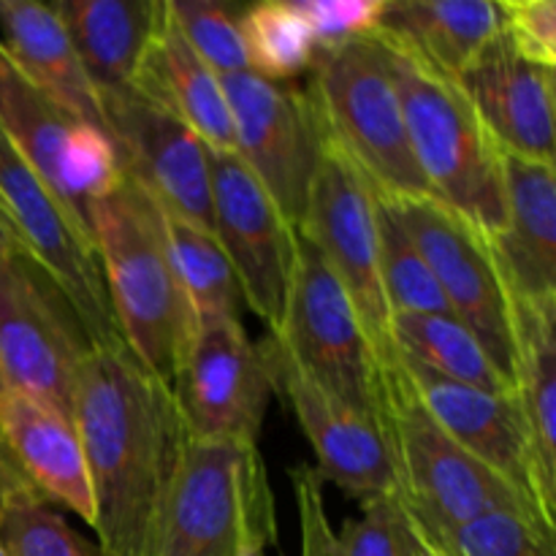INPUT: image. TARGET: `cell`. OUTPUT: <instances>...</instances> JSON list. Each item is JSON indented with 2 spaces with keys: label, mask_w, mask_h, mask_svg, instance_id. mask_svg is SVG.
I'll return each instance as SVG.
<instances>
[{
  "label": "cell",
  "mask_w": 556,
  "mask_h": 556,
  "mask_svg": "<svg viewBox=\"0 0 556 556\" xmlns=\"http://www.w3.org/2000/svg\"><path fill=\"white\" fill-rule=\"evenodd\" d=\"M71 416L90 470L101 556H147L190 440L177 396L119 340L81 358Z\"/></svg>",
  "instance_id": "6da1fadb"
},
{
  "label": "cell",
  "mask_w": 556,
  "mask_h": 556,
  "mask_svg": "<svg viewBox=\"0 0 556 556\" xmlns=\"http://www.w3.org/2000/svg\"><path fill=\"white\" fill-rule=\"evenodd\" d=\"M90 233L119 340L174 391L195 315L174 271L163 210L123 174L92 206Z\"/></svg>",
  "instance_id": "7a4b0ae2"
},
{
  "label": "cell",
  "mask_w": 556,
  "mask_h": 556,
  "mask_svg": "<svg viewBox=\"0 0 556 556\" xmlns=\"http://www.w3.org/2000/svg\"><path fill=\"white\" fill-rule=\"evenodd\" d=\"M307 96L320 128L375 190L391 199L429 195L413 157L405 112L378 33L315 49Z\"/></svg>",
  "instance_id": "3957f363"
},
{
  "label": "cell",
  "mask_w": 556,
  "mask_h": 556,
  "mask_svg": "<svg viewBox=\"0 0 556 556\" xmlns=\"http://www.w3.org/2000/svg\"><path fill=\"white\" fill-rule=\"evenodd\" d=\"M386 421L400 472L396 497L418 535L438 541L494 510H530L548 519L530 497L443 432L402 375L400 358L386 367Z\"/></svg>",
  "instance_id": "277c9868"
},
{
  "label": "cell",
  "mask_w": 556,
  "mask_h": 556,
  "mask_svg": "<svg viewBox=\"0 0 556 556\" xmlns=\"http://www.w3.org/2000/svg\"><path fill=\"white\" fill-rule=\"evenodd\" d=\"M264 342L331 400L386 421L383 362L348 291L302 231H296L286 313Z\"/></svg>",
  "instance_id": "5b68a950"
},
{
  "label": "cell",
  "mask_w": 556,
  "mask_h": 556,
  "mask_svg": "<svg viewBox=\"0 0 556 556\" xmlns=\"http://www.w3.org/2000/svg\"><path fill=\"white\" fill-rule=\"evenodd\" d=\"M386 49L402 98L413 157L429 195L481 233L494 237L505 223L503 155L456 81L429 74L389 43Z\"/></svg>",
  "instance_id": "8992f818"
},
{
  "label": "cell",
  "mask_w": 556,
  "mask_h": 556,
  "mask_svg": "<svg viewBox=\"0 0 556 556\" xmlns=\"http://www.w3.org/2000/svg\"><path fill=\"white\" fill-rule=\"evenodd\" d=\"M248 541H277L258 445L188 440L147 556H239Z\"/></svg>",
  "instance_id": "52a82bcc"
},
{
  "label": "cell",
  "mask_w": 556,
  "mask_h": 556,
  "mask_svg": "<svg viewBox=\"0 0 556 556\" xmlns=\"http://www.w3.org/2000/svg\"><path fill=\"white\" fill-rule=\"evenodd\" d=\"M92 348L79 313L54 277L16 248L0 258V380L71 413V389Z\"/></svg>",
  "instance_id": "ba28073f"
},
{
  "label": "cell",
  "mask_w": 556,
  "mask_h": 556,
  "mask_svg": "<svg viewBox=\"0 0 556 556\" xmlns=\"http://www.w3.org/2000/svg\"><path fill=\"white\" fill-rule=\"evenodd\" d=\"M0 128L22 161L60 201L87 239L98 199L123 177L106 130L54 103L20 74L0 47Z\"/></svg>",
  "instance_id": "9c48e42d"
},
{
  "label": "cell",
  "mask_w": 556,
  "mask_h": 556,
  "mask_svg": "<svg viewBox=\"0 0 556 556\" xmlns=\"http://www.w3.org/2000/svg\"><path fill=\"white\" fill-rule=\"evenodd\" d=\"M299 231L318 248L329 269L342 282L369 342L378 351L383 367H389L396 353L389 334L391 309L380 282L378 190L329 139L324 141V155Z\"/></svg>",
  "instance_id": "30bf717a"
},
{
  "label": "cell",
  "mask_w": 556,
  "mask_h": 556,
  "mask_svg": "<svg viewBox=\"0 0 556 556\" xmlns=\"http://www.w3.org/2000/svg\"><path fill=\"white\" fill-rule=\"evenodd\" d=\"M220 85L237 136L233 155L299 231L326 141L307 90L269 81L253 71L220 76Z\"/></svg>",
  "instance_id": "8fae6325"
},
{
  "label": "cell",
  "mask_w": 556,
  "mask_h": 556,
  "mask_svg": "<svg viewBox=\"0 0 556 556\" xmlns=\"http://www.w3.org/2000/svg\"><path fill=\"white\" fill-rule=\"evenodd\" d=\"M391 201L432 269L451 315L476 334L497 372L514 389V313L486 233L432 195Z\"/></svg>",
  "instance_id": "7c38bea8"
},
{
  "label": "cell",
  "mask_w": 556,
  "mask_h": 556,
  "mask_svg": "<svg viewBox=\"0 0 556 556\" xmlns=\"http://www.w3.org/2000/svg\"><path fill=\"white\" fill-rule=\"evenodd\" d=\"M271 394L266 353L242 320H195L174 386L190 440L258 445Z\"/></svg>",
  "instance_id": "4fadbf2b"
},
{
  "label": "cell",
  "mask_w": 556,
  "mask_h": 556,
  "mask_svg": "<svg viewBox=\"0 0 556 556\" xmlns=\"http://www.w3.org/2000/svg\"><path fill=\"white\" fill-rule=\"evenodd\" d=\"M123 174L166 215L212 231V152L182 119L134 85L98 98Z\"/></svg>",
  "instance_id": "5bb4252c"
},
{
  "label": "cell",
  "mask_w": 556,
  "mask_h": 556,
  "mask_svg": "<svg viewBox=\"0 0 556 556\" xmlns=\"http://www.w3.org/2000/svg\"><path fill=\"white\" fill-rule=\"evenodd\" d=\"M0 212L16 242L54 277L79 313L92 345L119 342L96 248L0 128Z\"/></svg>",
  "instance_id": "9a60e30c"
},
{
  "label": "cell",
  "mask_w": 556,
  "mask_h": 556,
  "mask_svg": "<svg viewBox=\"0 0 556 556\" xmlns=\"http://www.w3.org/2000/svg\"><path fill=\"white\" fill-rule=\"evenodd\" d=\"M212 233L237 275L244 307L275 331L286 313L296 228L233 152H212Z\"/></svg>",
  "instance_id": "2e32d148"
},
{
  "label": "cell",
  "mask_w": 556,
  "mask_h": 556,
  "mask_svg": "<svg viewBox=\"0 0 556 556\" xmlns=\"http://www.w3.org/2000/svg\"><path fill=\"white\" fill-rule=\"evenodd\" d=\"M261 348L269 362L275 391L288 400L318 459L315 472L324 486L331 483L358 505L400 494L389 424L331 400L266 342H261Z\"/></svg>",
  "instance_id": "e0dca14e"
},
{
  "label": "cell",
  "mask_w": 556,
  "mask_h": 556,
  "mask_svg": "<svg viewBox=\"0 0 556 556\" xmlns=\"http://www.w3.org/2000/svg\"><path fill=\"white\" fill-rule=\"evenodd\" d=\"M400 367L429 416L443 427L451 440H456L478 462L492 467L510 486L530 497L548 519L556 521L543 505L535 454L516 391L492 394V391L472 389L427 372L405 358H400Z\"/></svg>",
  "instance_id": "ac0fdd59"
},
{
  "label": "cell",
  "mask_w": 556,
  "mask_h": 556,
  "mask_svg": "<svg viewBox=\"0 0 556 556\" xmlns=\"http://www.w3.org/2000/svg\"><path fill=\"white\" fill-rule=\"evenodd\" d=\"M456 85L503 155L554 163V68L521 58L500 30Z\"/></svg>",
  "instance_id": "d6986e66"
},
{
  "label": "cell",
  "mask_w": 556,
  "mask_h": 556,
  "mask_svg": "<svg viewBox=\"0 0 556 556\" xmlns=\"http://www.w3.org/2000/svg\"><path fill=\"white\" fill-rule=\"evenodd\" d=\"M0 459L43 500L96 525L90 470L74 416L20 391L0 394Z\"/></svg>",
  "instance_id": "ffe728a7"
},
{
  "label": "cell",
  "mask_w": 556,
  "mask_h": 556,
  "mask_svg": "<svg viewBox=\"0 0 556 556\" xmlns=\"http://www.w3.org/2000/svg\"><path fill=\"white\" fill-rule=\"evenodd\" d=\"M500 174L505 223L494 237L486 239L505 291L514 302H556L554 163L503 155Z\"/></svg>",
  "instance_id": "44dd1931"
},
{
  "label": "cell",
  "mask_w": 556,
  "mask_h": 556,
  "mask_svg": "<svg viewBox=\"0 0 556 556\" xmlns=\"http://www.w3.org/2000/svg\"><path fill=\"white\" fill-rule=\"evenodd\" d=\"M503 30V5L486 0H386L378 36L440 79L459 81Z\"/></svg>",
  "instance_id": "7402d4cb"
},
{
  "label": "cell",
  "mask_w": 556,
  "mask_h": 556,
  "mask_svg": "<svg viewBox=\"0 0 556 556\" xmlns=\"http://www.w3.org/2000/svg\"><path fill=\"white\" fill-rule=\"evenodd\" d=\"M134 87L177 114L210 147V152L237 150L231 109H228L220 76L185 41L168 14L166 0H163L155 36L136 71Z\"/></svg>",
  "instance_id": "603a6c76"
},
{
  "label": "cell",
  "mask_w": 556,
  "mask_h": 556,
  "mask_svg": "<svg viewBox=\"0 0 556 556\" xmlns=\"http://www.w3.org/2000/svg\"><path fill=\"white\" fill-rule=\"evenodd\" d=\"M0 47L25 79L85 123L103 128L101 101L87 79L54 3L0 0Z\"/></svg>",
  "instance_id": "cb8c5ba5"
},
{
  "label": "cell",
  "mask_w": 556,
  "mask_h": 556,
  "mask_svg": "<svg viewBox=\"0 0 556 556\" xmlns=\"http://www.w3.org/2000/svg\"><path fill=\"white\" fill-rule=\"evenodd\" d=\"M54 9L98 98L134 85L163 0H60Z\"/></svg>",
  "instance_id": "d4e9b609"
},
{
  "label": "cell",
  "mask_w": 556,
  "mask_h": 556,
  "mask_svg": "<svg viewBox=\"0 0 556 556\" xmlns=\"http://www.w3.org/2000/svg\"><path fill=\"white\" fill-rule=\"evenodd\" d=\"M514 391L521 405L538 483L548 514L556 519V302H514Z\"/></svg>",
  "instance_id": "484cf974"
},
{
  "label": "cell",
  "mask_w": 556,
  "mask_h": 556,
  "mask_svg": "<svg viewBox=\"0 0 556 556\" xmlns=\"http://www.w3.org/2000/svg\"><path fill=\"white\" fill-rule=\"evenodd\" d=\"M389 334L396 356L427 372L492 394L514 391L476 334L454 315H391Z\"/></svg>",
  "instance_id": "4316f807"
},
{
  "label": "cell",
  "mask_w": 556,
  "mask_h": 556,
  "mask_svg": "<svg viewBox=\"0 0 556 556\" xmlns=\"http://www.w3.org/2000/svg\"><path fill=\"white\" fill-rule=\"evenodd\" d=\"M163 223H166L174 271L195 320H242L244 299L239 291V280L215 233L166 212H163Z\"/></svg>",
  "instance_id": "83f0119b"
},
{
  "label": "cell",
  "mask_w": 556,
  "mask_h": 556,
  "mask_svg": "<svg viewBox=\"0 0 556 556\" xmlns=\"http://www.w3.org/2000/svg\"><path fill=\"white\" fill-rule=\"evenodd\" d=\"M0 548L5 556H101L30 483L0 459Z\"/></svg>",
  "instance_id": "f1b7e54d"
},
{
  "label": "cell",
  "mask_w": 556,
  "mask_h": 556,
  "mask_svg": "<svg viewBox=\"0 0 556 556\" xmlns=\"http://www.w3.org/2000/svg\"><path fill=\"white\" fill-rule=\"evenodd\" d=\"M242 41L248 68L282 85L307 76L318 49L296 0H264L244 5Z\"/></svg>",
  "instance_id": "f546056e"
},
{
  "label": "cell",
  "mask_w": 556,
  "mask_h": 556,
  "mask_svg": "<svg viewBox=\"0 0 556 556\" xmlns=\"http://www.w3.org/2000/svg\"><path fill=\"white\" fill-rule=\"evenodd\" d=\"M378 261L391 315H451L432 269L383 193H378Z\"/></svg>",
  "instance_id": "4dcf8cb0"
},
{
  "label": "cell",
  "mask_w": 556,
  "mask_h": 556,
  "mask_svg": "<svg viewBox=\"0 0 556 556\" xmlns=\"http://www.w3.org/2000/svg\"><path fill=\"white\" fill-rule=\"evenodd\" d=\"M427 543L448 556H556V525L530 510H494Z\"/></svg>",
  "instance_id": "1f68e13d"
},
{
  "label": "cell",
  "mask_w": 556,
  "mask_h": 556,
  "mask_svg": "<svg viewBox=\"0 0 556 556\" xmlns=\"http://www.w3.org/2000/svg\"><path fill=\"white\" fill-rule=\"evenodd\" d=\"M166 5L185 41L217 76L250 71L242 41L244 5L215 0H166Z\"/></svg>",
  "instance_id": "d6a6232c"
},
{
  "label": "cell",
  "mask_w": 556,
  "mask_h": 556,
  "mask_svg": "<svg viewBox=\"0 0 556 556\" xmlns=\"http://www.w3.org/2000/svg\"><path fill=\"white\" fill-rule=\"evenodd\" d=\"M386 0H302L304 22L315 38V47L351 41L378 33Z\"/></svg>",
  "instance_id": "836d02e7"
},
{
  "label": "cell",
  "mask_w": 556,
  "mask_h": 556,
  "mask_svg": "<svg viewBox=\"0 0 556 556\" xmlns=\"http://www.w3.org/2000/svg\"><path fill=\"white\" fill-rule=\"evenodd\" d=\"M503 36L521 58L538 65H556V3L554 0H505Z\"/></svg>",
  "instance_id": "e575fe53"
},
{
  "label": "cell",
  "mask_w": 556,
  "mask_h": 556,
  "mask_svg": "<svg viewBox=\"0 0 556 556\" xmlns=\"http://www.w3.org/2000/svg\"><path fill=\"white\" fill-rule=\"evenodd\" d=\"M299 514V556H342L340 538L331 525L329 508L324 500V481L315 467L299 465L288 470Z\"/></svg>",
  "instance_id": "d590c367"
},
{
  "label": "cell",
  "mask_w": 556,
  "mask_h": 556,
  "mask_svg": "<svg viewBox=\"0 0 556 556\" xmlns=\"http://www.w3.org/2000/svg\"><path fill=\"white\" fill-rule=\"evenodd\" d=\"M400 516L396 494L364 503L362 514L337 532L342 556H400Z\"/></svg>",
  "instance_id": "8d00e7d4"
},
{
  "label": "cell",
  "mask_w": 556,
  "mask_h": 556,
  "mask_svg": "<svg viewBox=\"0 0 556 556\" xmlns=\"http://www.w3.org/2000/svg\"><path fill=\"white\" fill-rule=\"evenodd\" d=\"M402 510V505H400ZM400 556H432L429 554L427 543L421 541V535H418L416 530H413V525L407 521L405 510H402L400 516Z\"/></svg>",
  "instance_id": "74e56055"
},
{
  "label": "cell",
  "mask_w": 556,
  "mask_h": 556,
  "mask_svg": "<svg viewBox=\"0 0 556 556\" xmlns=\"http://www.w3.org/2000/svg\"><path fill=\"white\" fill-rule=\"evenodd\" d=\"M20 248V242H16L14 231H11L9 220L3 217V212H0V258H5L9 253H14V250Z\"/></svg>",
  "instance_id": "f35d334b"
},
{
  "label": "cell",
  "mask_w": 556,
  "mask_h": 556,
  "mask_svg": "<svg viewBox=\"0 0 556 556\" xmlns=\"http://www.w3.org/2000/svg\"><path fill=\"white\" fill-rule=\"evenodd\" d=\"M266 546H269V543L248 541V543H244L242 552H239V556H266Z\"/></svg>",
  "instance_id": "ab89813d"
},
{
  "label": "cell",
  "mask_w": 556,
  "mask_h": 556,
  "mask_svg": "<svg viewBox=\"0 0 556 556\" xmlns=\"http://www.w3.org/2000/svg\"><path fill=\"white\" fill-rule=\"evenodd\" d=\"M413 530H416V527H413ZM421 541H424V538H421ZM424 543H427V541H424ZM427 548H429V554H432V556H448L443 552V548H434V546H429V543H427Z\"/></svg>",
  "instance_id": "60d3db41"
},
{
  "label": "cell",
  "mask_w": 556,
  "mask_h": 556,
  "mask_svg": "<svg viewBox=\"0 0 556 556\" xmlns=\"http://www.w3.org/2000/svg\"><path fill=\"white\" fill-rule=\"evenodd\" d=\"M0 394H3V380H0Z\"/></svg>",
  "instance_id": "b9f144b4"
},
{
  "label": "cell",
  "mask_w": 556,
  "mask_h": 556,
  "mask_svg": "<svg viewBox=\"0 0 556 556\" xmlns=\"http://www.w3.org/2000/svg\"><path fill=\"white\" fill-rule=\"evenodd\" d=\"M0 556H5V554H3V548H0Z\"/></svg>",
  "instance_id": "7bdbcfd3"
}]
</instances>
